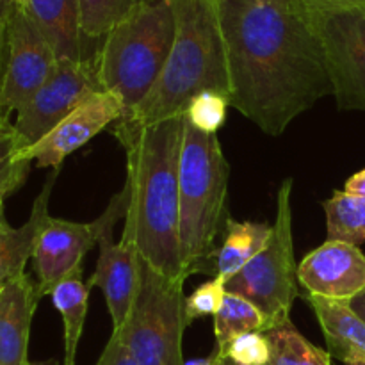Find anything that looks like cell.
<instances>
[{
    "label": "cell",
    "mask_w": 365,
    "mask_h": 365,
    "mask_svg": "<svg viewBox=\"0 0 365 365\" xmlns=\"http://www.w3.org/2000/svg\"><path fill=\"white\" fill-rule=\"evenodd\" d=\"M185 278H170L141 257V278L134 303L120 330L121 344L139 365H184Z\"/></svg>",
    "instance_id": "cell-6"
},
{
    "label": "cell",
    "mask_w": 365,
    "mask_h": 365,
    "mask_svg": "<svg viewBox=\"0 0 365 365\" xmlns=\"http://www.w3.org/2000/svg\"><path fill=\"white\" fill-rule=\"evenodd\" d=\"M95 365H139L134 360V356L128 353V349L121 344L116 334H110V339L107 341L98 362Z\"/></svg>",
    "instance_id": "cell-29"
},
{
    "label": "cell",
    "mask_w": 365,
    "mask_h": 365,
    "mask_svg": "<svg viewBox=\"0 0 365 365\" xmlns=\"http://www.w3.org/2000/svg\"><path fill=\"white\" fill-rule=\"evenodd\" d=\"M139 4L141 0H78L82 34L93 43L100 41Z\"/></svg>",
    "instance_id": "cell-24"
},
{
    "label": "cell",
    "mask_w": 365,
    "mask_h": 365,
    "mask_svg": "<svg viewBox=\"0 0 365 365\" xmlns=\"http://www.w3.org/2000/svg\"><path fill=\"white\" fill-rule=\"evenodd\" d=\"M184 365H227V359H223V356L214 349V353H210L207 359L189 360V362H184Z\"/></svg>",
    "instance_id": "cell-32"
},
{
    "label": "cell",
    "mask_w": 365,
    "mask_h": 365,
    "mask_svg": "<svg viewBox=\"0 0 365 365\" xmlns=\"http://www.w3.org/2000/svg\"><path fill=\"white\" fill-rule=\"evenodd\" d=\"M27 365H59V360L50 359V360H41V362H29Z\"/></svg>",
    "instance_id": "cell-35"
},
{
    "label": "cell",
    "mask_w": 365,
    "mask_h": 365,
    "mask_svg": "<svg viewBox=\"0 0 365 365\" xmlns=\"http://www.w3.org/2000/svg\"><path fill=\"white\" fill-rule=\"evenodd\" d=\"M59 171L61 168H56L46 177L41 192L36 196L31 216L21 227L13 228L7 225L6 217L0 220V291L11 280L25 273L27 260L34 255L39 235L50 220L48 202L57 177H59Z\"/></svg>",
    "instance_id": "cell-17"
},
{
    "label": "cell",
    "mask_w": 365,
    "mask_h": 365,
    "mask_svg": "<svg viewBox=\"0 0 365 365\" xmlns=\"http://www.w3.org/2000/svg\"><path fill=\"white\" fill-rule=\"evenodd\" d=\"M82 273H84V264L78 266L71 274H68L64 280H61L50 292L53 307L63 319L64 365H75L78 342H81L86 316H88L91 287L88 282H84Z\"/></svg>",
    "instance_id": "cell-20"
},
{
    "label": "cell",
    "mask_w": 365,
    "mask_h": 365,
    "mask_svg": "<svg viewBox=\"0 0 365 365\" xmlns=\"http://www.w3.org/2000/svg\"><path fill=\"white\" fill-rule=\"evenodd\" d=\"M98 91L103 89L96 56L84 61H57L45 84L16 113L13 125L21 150L45 138L63 118Z\"/></svg>",
    "instance_id": "cell-10"
},
{
    "label": "cell",
    "mask_w": 365,
    "mask_h": 365,
    "mask_svg": "<svg viewBox=\"0 0 365 365\" xmlns=\"http://www.w3.org/2000/svg\"><path fill=\"white\" fill-rule=\"evenodd\" d=\"M327 241L360 246L365 242V196L335 191L323 203Z\"/></svg>",
    "instance_id": "cell-21"
},
{
    "label": "cell",
    "mask_w": 365,
    "mask_h": 365,
    "mask_svg": "<svg viewBox=\"0 0 365 365\" xmlns=\"http://www.w3.org/2000/svg\"><path fill=\"white\" fill-rule=\"evenodd\" d=\"M319 39L339 109L365 110V2L302 0Z\"/></svg>",
    "instance_id": "cell-8"
},
{
    "label": "cell",
    "mask_w": 365,
    "mask_h": 365,
    "mask_svg": "<svg viewBox=\"0 0 365 365\" xmlns=\"http://www.w3.org/2000/svg\"><path fill=\"white\" fill-rule=\"evenodd\" d=\"M16 0H0V81H2L4 68H6L7 57V29H9V18Z\"/></svg>",
    "instance_id": "cell-30"
},
{
    "label": "cell",
    "mask_w": 365,
    "mask_h": 365,
    "mask_svg": "<svg viewBox=\"0 0 365 365\" xmlns=\"http://www.w3.org/2000/svg\"><path fill=\"white\" fill-rule=\"evenodd\" d=\"M113 230L103 232L98 241V259L89 287H100L109 309L113 331L120 330L134 303L141 278V253L128 235L114 242Z\"/></svg>",
    "instance_id": "cell-14"
},
{
    "label": "cell",
    "mask_w": 365,
    "mask_h": 365,
    "mask_svg": "<svg viewBox=\"0 0 365 365\" xmlns=\"http://www.w3.org/2000/svg\"><path fill=\"white\" fill-rule=\"evenodd\" d=\"M250 331L266 334V319L264 314L248 299L237 294L227 292L220 312L214 316V337H216V351L223 359L228 344L235 337Z\"/></svg>",
    "instance_id": "cell-22"
},
{
    "label": "cell",
    "mask_w": 365,
    "mask_h": 365,
    "mask_svg": "<svg viewBox=\"0 0 365 365\" xmlns=\"http://www.w3.org/2000/svg\"><path fill=\"white\" fill-rule=\"evenodd\" d=\"M127 209L128 191L123 187L110 198L109 207L100 217L91 223H75L50 216L32 255V269L41 298L50 296L61 280L84 264L89 250L98 245L103 232L114 228L121 217L127 216Z\"/></svg>",
    "instance_id": "cell-9"
},
{
    "label": "cell",
    "mask_w": 365,
    "mask_h": 365,
    "mask_svg": "<svg viewBox=\"0 0 365 365\" xmlns=\"http://www.w3.org/2000/svg\"><path fill=\"white\" fill-rule=\"evenodd\" d=\"M227 296V280L214 277L212 280L200 285L187 299H185V317L187 323L203 319V317L216 316Z\"/></svg>",
    "instance_id": "cell-27"
},
{
    "label": "cell",
    "mask_w": 365,
    "mask_h": 365,
    "mask_svg": "<svg viewBox=\"0 0 365 365\" xmlns=\"http://www.w3.org/2000/svg\"><path fill=\"white\" fill-rule=\"evenodd\" d=\"M225 225V241L214 255V277H221L228 282L266 248L273 225L269 227L267 223L235 221L232 217H228Z\"/></svg>",
    "instance_id": "cell-19"
},
{
    "label": "cell",
    "mask_w": 365,
    "mask_h": 365,
    "mask_svg": "<svg viewBox=\"0 0 365 365\" xmlns=\"http://www.w3.org/2000/svg\"><path fill=\"white\" fill-rule=\"evenodd\" d=\"M359 2H365V0H359Z\"/></svg>",
    "instance_id": "cell-40"
},
{
    "label": "cell",
    "mask_w": 365,
    "mask_h": 365,
    "mask_svg": "<svg viewBox=\"0 0 365 365\" xmlns=\"http://www.w3.org/2000/svg\"><path fill=\"white\" fill-rule=\"evenodd\" d=\"M39 299L38 285L27 273L0 291V365L29 364V337Z\"/></svg>",
    "instance_id": "cell-16"
},
{
    "label": "cell",
    "mask_w": 365,
    "mask_h": 365,
    "mask_svg": "<svg viewBox=\"0 0 365 365\" xmlns=\"http://www.w3.org/2000/svg\"><path fill=\"white\" fill-rule=\"evenodd\" d=\"M307 294L331 302H351L365 291V255L359 246L327 241L298 266Z\"/></svg>",
    "instance_id": "cell-13"
},
{
    "label": "cell",
    "mask_w": 365,
    "mask_h": 365,
    "mask_svg": "<svg viewBox=\"0 0 365 365\" xmlns=\"http://www.w3.org/2000/svg\"><path fill=\"white\" fill-rule=\"evenodd\" d=\"M0 220H4V214H2V216H0Z\"/></svg>",
    "instance_id": "cell-39"
},
{
    "label": "cell",
    "mask_w": 365,
    "mask_h": 365,
    "mask_svg": "<svg viewBox=\"0 0 365 365\" xmlns=\"http://www.w3.org/2000/svg\"><path fill=\"white\" fill-rule=\"evenodd\" d=\"M21 145L13 132L0 135V216L4 214V202L7 196L21 187L31 173L32 160L20 157Z\"/></svg>",
    "instance_id": "cell-25"
},
{
    "label": "cell",
    "mask_w": 365,
    "mask_h": 365,
    "mask_svg": "<svg viewBox=\"0 0 365 365\" xmlns=\"http://www.w3.org/2000/svg\"><path fill=\"white\" fill-rule=\"evenodd\" d=\"M0 114H6V113H4V110H2V107H0Z\"/></svg>",
    "instance_id": "cell-38"
},
{
    "label": "cell",
    "mask_w": 365,
    "mask_h": 365,
    "mask_svg": "<svg viewBox=\"0 0 365 365\" xmlns=\"http://www.w3.org/2000/svg\"><path fill=\"white\" fill-rule=\"evenodd\" d=\"M225 356L235 365H269L271 348L267 335L262 331L239 335L228 344Z\"/></svg>",
    "instance_id": "cell-28"
},
{
    "label": "cell",
    "mask_w": 365,
    "mask_h": 365,
    "mask_svg": "<svg viewBox=\"0 0 365 365\" xmlns=\"http://www.w3.org/2000/svg\"><path fill=\"white\" fill-rule=\"evenodd\" d=\"M349 305H351V309L355 310V312L365 321V291L362 292V294L356 296L355 299H351V302H349Z\"/></svg>",
    "instance_id": "cell-33"
},
{
    "label": "cell",
    "mask_w": 365,
    "mask_h": 365,
    "mask_svg": "<svg viewBox=\"0 0 365 365\" xmlns=\"http://www.w3.org/2000/svg\"><path fill=\"white\" fill-rule=\"evenodd\" d=\"M125 116L121 100L110 91H98L86 98L77 109L59 121L45 138L20 150L18 155L36 163L38 168H61L68 155L91 141L106 128Z\"/></svg>",
    "instance_id": "cell-12"
},
{
    "label": "cell",
    "mask_w": 365,
    "mask_h": 365,
    "mask_svg": "<svg viewBox=\"0 0 365 365\" xmlns=\"http://www.w3.org/2000/svg\"><path fill=\"white\" fill-rule=\"evenodd\" d=\"M227 50L230 107L278 135L334 95L323 48L302 0H216Z\"/></svg>",
    "instance_id": "cell-1"
},
{
    "label": "cell",
    "mask_w": 365,
    "mask_h": 365,
    "mask_svg": "<svg viewBox=\"0 0 365 365\" xmlns=\"http://www.w3.org/2000/svg\"><path fill=\"white\" fill-rule=\"evenodd\" d=\"M228 107L230 102L223 93L202 91L189 102L185 109V120L191 127L205 134H217V130L227 121Z\"/></svg>",
    "instance_id": "cell-26"
},
{
    "label": "cell",
    "mask_w": 365,
    "mask_h": 365,
    "mask_svg": "<svg viewBox=\"0 0 365 365\" xmlns=\"http://www.w3.org/2000/svg\"><path fill=\"white\" fill-rule=\"evenodd\" d=\"M227 365H235V364H232V362H230V360H227Z\"/></svg>",
    "instance_id": "cell-37"
},
{
    "label": "cell",
    "mask_w": 365,
    "mask_h": 365,
    "mask_svg": "<svg viewBox=\"0 0 365 365\" xmlns=\"http://www.w3.org/2000/svg\"><path fill=\"white\" fill-rule=\"evenodd\" d=\"M230 166L217 134H205L185 120L178 166V239L185 277L207 273L216 239L227 223Z\"/></svg>",
    "instance_id": "cell-4"
},
{
    "label": "cell",
    "mask_w": 365,
    "mask_h": 365,
    "mask_svg": "<svg viewBox=\"0 0 365 365\" xmlns=\"http://www.w3.org/2000/svg\"><path fill=\"white\" fill-rule=\"evenodd\" d=\"M14 125L11 123L9 116L7 114H0V135H6L9 132H13Z\"/></svg>",
    "instance_id": "cell-34"
},
{
    "label": "cell",
    "mask_w": 365,
    "mask_h": 365,
    "mask_svg": "<svg viewBox=\"0 0 365 365\" xmlns=\"http://www.w3.org/2000/svg\"><path fill=\"white\" fill-rule=\"evenodd\" d=\"M344 191L351 192V195L365 196V170L359 171V173H355L353 177L348 178Z\"/></svg>",
    "instance_id": "cell-31"
},
{
    "label": "cell",
    "mask_w": 365,
    "mask_h": 365,
    "mask_svg": "<svg viewBox=\"0 0 365 365\" xmlns=\"http://www.w3.org/2000/svg\"><path fill=\"white\" fill-rule=\"evenodd\" d=\"M292 180L282 182L277 200V220L266 248L227 282V292L252 302L266 319V331L291 321L298 298V262L292 237Z\"/></svg>",
    "instance_id": "cell-7"
},
{
    "label": "cell",
    "mask_w": 365,
    "mask_h": 365,
    "mask_svg": "<svg viewBox=\"0 0 365 365\" xmlns=\"http://www.w3.org/2000/svg\"><path fill=\"white\" fill-rule=\"evenodd\" d=\"M175 39L164 70L150 95L121 120L138 127L185 114L202 91L230 96L227 50L216 0H170ZM230 102V100H228Z\"/></svg>",
    "instance_id": "cell-3"
},
{
    "label": "cell",
    "mask_w": 365,
    "mask_h": 365,
    "mask_svg": "<svg viewBox=\"0 0 365 365\" xmlns=\"http://www.w3.org/2000/svg\"><path fill=\"white\" fill-rule=\"evenodd\" d=\"M271 348L269 365H334L331 355L303 337L291 321L266 331Z\"/></svg>",
    "instance_id": "cell-23"
},
{
    "label": "cell",
    "mask_w": 365,
    "mask_h": 365,
    "mask_svg": "<svg viewBox=\"0 0 365 365\" xmlns=\"http://www.w3.org/2000/svg\"><path fill=\"white\" fill-rule=\"evenodd\" d=\"M57 61L45 36L14 2L7 29L6 68L0 81V107L7 116L18 113L45 84Z\"/></svg>",
    "instance_id": "cell-11"
},
{
    "label": "cell",
    "mask_w": 365,
    "mask_h": 365,
    "mask_svg": "<svg viewBox=\"0 0 365 365\" xmlns=\"http://www.w3.org/2000/svg\"><path fill=\"white\" fill-rule=\"evenodd\" d=\"M175 39L170 0H141L100 43L98 75L102 89L114 93L130 114L153 89Z\"/></svg>",
    "instance_id": "cell-5"
},
{
    "label": "cell",
    "mask_w": 365,
    "mask_h": 365,
    "mask_svg": "<svg viewBox=\"0 0 365 365\" xmlns=\"http://www.w3.org/2000/svg\"><path fill=\"white\" fill-rule=\"evenodd\" d=\"M185 114L138 127L118 120L110 132L127 152L128 209L123 235L170 278H185L178 239V166Z\"/></svg>",
    "instance_id": "cell-2"
},
{
    "label": "cell",
    "mask_w": 365,
    "mask_h": 365,
    "mask_svg": "<svg viewBox=\"0 0 365 365\" xmlns=\"http://www.w3.org/2000/svg\"><path fill=\"white\" fill-rule=\"evenodd\" d=\"M344 365H365V362H348V364H344Z\"/></svg>",
    "instance_id": "cell-36"
},
{
    "label": "cell",
    "mask_w": 365,
    "mask_h": 365,
    "mask_svg": "<svg viewBox=\"0 0 365 365\" xmlns=\"http://www.w3.org/2000/svg\"><path fill=\"white\" fill-rule=\"evenodd\" d=\"M34 21L57 59L84 61L95 57L100 46L86 39L81 29L78 0H16Z\"/></svg>",
    "instance_id": "cell-15"
},
{
    "label": "cell",
    "mask_w": 365,
    "mask_h": 365,
    "mask_svg": "<svg viewBox=\"0 0 365 365\" xmlns=\"http://www.w3.org/2000/svg\"><path fill=\"white\" fill-rule=\"evenodd\" d=\"M305 299L319 321L328 353L342 364L365 362V321L349 302H331L310 294Z\"/></svg>",
    "instance_id": "cell-18"
}]
</instances>
